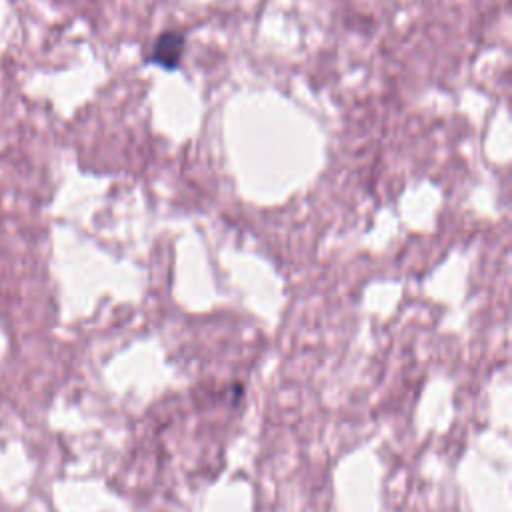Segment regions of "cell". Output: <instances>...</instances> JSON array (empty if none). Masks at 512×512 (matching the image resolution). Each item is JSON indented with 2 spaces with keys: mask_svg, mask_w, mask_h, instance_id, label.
Returning a JSON list of instances; mask_svg holds the SVG:
<instances>
[{
  "mask_svg": "<svg viewBox=\"0 0 512 512\" xmlns=\"http://www.w3.org/2000/svg\"><path fill=\"white\" fill-rule=\"evenodd\" d=\"M184 52H186V34L182 30H164L154 38L150 52L144 58V64L156 66L166 72H174L182 66Z\"/></svg>",
  "mask_w": 512,
  "mask_h": 512,
  "instance_id": "1",
  "label": "cell"
}]
</instances>
